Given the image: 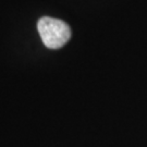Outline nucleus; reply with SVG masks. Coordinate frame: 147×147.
I'll return each instance as SVG.
<instances>
[{
    "mask_svg": "<svg viewBox=\"0 0 147 147\" xmlns=\"http://www.w3.org/2000/svg\"><path fill=\"white\" fill-rule=\"evenodd\" d=\"M37 30L44 45L50 49L63 47L71 38V28L59 19L44 16L37 23Z\"/></svg>",
    "mask_w": 147,
    "mask_h": 147,
    "instance_id": "obj_1",
    "label": "nucleus"
}]
</instances>
